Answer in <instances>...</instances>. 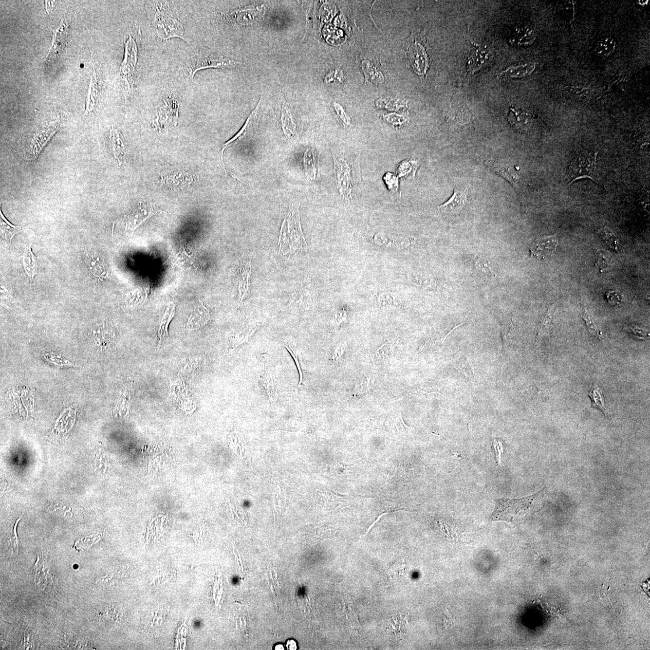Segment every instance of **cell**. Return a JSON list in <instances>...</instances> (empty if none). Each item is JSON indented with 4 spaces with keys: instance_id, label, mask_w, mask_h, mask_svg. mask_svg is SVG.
<instances>
[{
    "instance_id": "30",
    "label": "cell",
    "mask_w": 650,
    "mask_h": 650,
    "mask_svg": "<svg viewBox=\"0 0 650 650\" xmlns=\"http://www.w3.org/2000/svg\"><path fill=\"white\" fill-rule=\"evenodd\" d=\"M361 66L367 80H369L375 83H381L384 82V76L371 62L368 60H365L362 62Z\"/></svg>"
},
{
    "instance_id": "11",
    "label": "cell",
    "mask_w": 650,
    "mask_h": 650,
    "mask_svg": "<svg viewBox=\"0 0 650 650\" xmlns=\"http://www.w3.org/2000/svg\"><path fill=\"white\" fill-rule=\"evenodd\" d=\"M470 190L468 187L456 186L452 197L443 205L438 207L439 212L443 215L454 217L460 215L468 202Z\"/></svg>"
},
{
    "instance_id": "3",
    "label": "cell",
    "mask_w": 650,
    "mask_h": 650,
    "mask_svg": "<svg viewBox=\"0 0 650 650\" xmlns=\"http://www.w3.org/2000/svg\"><path fill=\"white\" fill-rule=\"evenodd\" d=\"M333 160L337 187L343 197L346 199H352L359 181L358 178L360 179V175H358V173L360 172L357 171L359 166H357V161L352 159L348 160L333 156Z\"/></svg>"
},
{
    "instance_id": "12",
    "label": "cell",
    "mask_w": 650,
    "mask_h": 650,
    "mask_svg": "<svg viewBox=\"0 0 650 650\" xmlns=\"http://www.w3.org/2000/svg\"><path fill=\"white\" fill-rule=\"evenodd\" d=\"M558 245L557 235L544 236L536 240L530 248L532 256L538 259H545L556 251Z\"/></svg>"
},
{
    "instance_id": "40",
    "label": "cell",
    "mask_w": 650,
    "mask_h": 650,
    "mask_svg": "<svg viewBox=\"0 0 650 650\" xmlns=\"http://www.w3.org/2000/svg\"><path fill=\"white\" fill-rule=\"evenodd\" d=\"M285 346L286 348L288 350V352L290 353L291 356L292 357L294 361L295 364L296 365L299 374H300V382H299L298 387H302V386L304 385V372L302 370V368L301 360L300 355H299L297 351L293 348L292 347L290 346L289 344H285V346Z\"/></svg>"
},
{
    "instance_id": "36",
    "label": "cell",
    "mask_w": 650,
    "mask_h": 650,
    "mask_svg": "<svg viewBox=\"0 0 650 650\" xmlns=\"http://www.w3.org/2000/svg\"><path fill=\"white\" fill-rule=\"evenodd\" d=\"M98 82H99V81H98V78L96 75V71H94L92 80H91L90 93L88 98V101H87L86 105L85 115L87 113H90L91 111L94 110L95 106H96V98L98 97V94H99V90H98V88H99Z\"/></svg>"
},
{
    "instance_id": "53",
    "label": "cell",
    "mask_w": 650,
    "mask_h": 650,
    "mask_svg": "<svg viewBox=\"0 0 650 650\" xmlns=\"http://www.w3.org/2000/svg\"><path fill=\"white\" fill-rule=\"evenodd\" d=\"M494 447L496 454V458L498 465H501V456L503 453V445L500 440H495L494 441Z\"/></svg>"
},
{
    "instance_id": "51",
    "label": "cell",
    "mask_w": 650,
    "mask_h": 650,
    "mask_svg": "<svg viewBox=\"0 0 650 650\" xmlns=\"http://www.w3.org/2000/svg\"><path fill=\"white\" fill-rule=\"evenodd\" d=\"M347 349V344L346 343H342L337 347L335 354L333 355L332 360L337 361L341 359L344 352Z\"/></svg>"
},
{
    "instance_id": "22",
    "label": "cell",
    "mask_w": 650,
    "mask_h": 650,
    "mask_svg": "<svg viewBox=\"0 0 650 650\" xmlns=\"http://www.w3.org/2000/svg\"><path fill=\"white\" fill-rule=\"evenodd\" d=\"M265 368L263 373V386L269 397L270 402L275 403L278 399V392L274 381L273 373L269 367V364L264 357Z\"/></svg>"
},
{
    "instance_id": "48",
    "label": "cell",
    "mask_w": 650,
    "mask_h": 650,
    "mask_svg": "<svg viewBox=\"0 0 650 650\" xmlns=\"http://www.w3.org/2000/svg\"><path fill=\"white\" fill-rule=\"evenodd\" d=\"M343 79V73L339 69L333 70L330 71L325 78V82L326 84L335 83L336 82H340Z\"/></svg>"
},
{
    "instance_id": "37",
    "label": "cell",
    "mask_w": 650,
    "mask_h": 650,
    "mask_svg": "<svg viewBox=\"0 0 650 650\" xmlns=\"http://www.w3.org/2000/svg\"><path fill=\"white\" fill-rule=\"evenodd\" d=\"M251 273V263H249L245 268L241 272L239 276V293L240 300H243L244 298L247 295L248 291L249 290V277Z\"/></svg>"
},
{
    "instance_id": "33",
    "label": "cell",
    "mask_w": 650,
    "mask_h": 650,
    "mask_svg": "<svg viewBox=\"0 0 650 650\" xmlns=\"http://www.w3.org/2000/svg\"><path fill=\"white\" fill-rule=\"evenodd\" d=\"M589 396L592 400V406L600 410L604 414L605 413L606 407L602 390L596 383H593L589 391Z\"/></svg>"
},
{
    "instance_id": "5",
    "label": "cell",
    "mask_w": 650,
    "mask_h": 650,
    "mask_svg": "<svg viewBox=\"0 0 650 650\" xmlns=\"http://www.w3.org/2000/svg\"><path fill=\"white\" fill-rule=\"evenodd\" d=\"M154 26L157 36L161 40L180 38L187 41L184 37V30L181 23L163 5L156 6Z\"/></svg>"
},
{
    "instance_id": "15",
    "label": "cell",
    "mask_w": 650,
    "mask_h": 650,
    "mask_svg": "<svg viewBox=\"0 0 650 650\" xmlns=\"http://www.w3.org/2000/svg\"><path fill=\"white\" fill-rule=\"evenodd\" d=\"M260 326H261V323L260 322L249 323L245 327L242 328L239 331L235 333L230 339L229 346H228L227 352L231 354L238 346L247 342L251 338L252 336L254 335L255 332L257 331Z\"/></svg>"
},
{
    "instance_id": "29",
    "label": "cell",
    "mask_w": 650,
    "mask_h": 650,
    "mask_svg": "<svg viewBox=\"0 0 650 650\" xmlns=\"http://www.w3.org/2000/svg\"><path fill=\"white\" fill-rule=\"evenodd\" d=\"M488 164L493 170L498 172L502 176L511 182V184L514 185L518 184L519 178L514 168L511 166H502L501 164L495 163L494 161H488Z\"/></svg>"
},
{
    "instance_id": "6",
    "label": "cell",
    "mask_w": 650,
    "mask_h": 650,
    "mask_svg": "<svg viewBox=\"0 0 650 650\" xmlns=\"http://www.w3.org/2000/svg\"><path fill=\"white\" fill-rule=\"evenodd\" d=\"M241 63L239 61L224 58L222 55L195 54L190 61L188 68L189 76L193 79L195 73L202 69L230 68Z\"/></svg>"
},
{
    "instance_id": "1",
    "label": "cell",
    "mask_w": 650,
    "mask_h": 650,
    "mask_svg": "<svg viewBox=\"0 0 650 650\" xmlns=\"http://www.w3.org/2000/svg\"><path fill=\"white\" fill-rule=\"evenodd\" d=\"M285 219L287 224L284 220L279 237L280 251L286 254L293 250L302 251L307 247V244L301 229L298 205L290 207Z\"/></svg>"
},
{
    "instance_id": "54",
    "label": "cell",
    "mask_w": 650,
    "mask_h": 650,
    "mask_svg": "<svg viewBox=\"0 0 650 650\" xmlns=\"http://www.w3.org/2000/svg\"><path fill=\"white\" fill-rule=\"evenodd\" d=\"M286 647L289 650H296L298 649V642L294 639H289L286 642Z\"/></svg>"
},
{
    "instance_id": "45",
    "label": "cell",
    "mask_w": 650,
    "mask_h": 650,
    "mask_svg": "<svg viewBox=\"0 0 650 650\" xmlns=\"http://www.w3.org/2000/svg\"><path fill=\"white\" fill-rule=\"evenodd\" d=\"M20 519H19L18 520H17L15 523V527H14V529H13V533H12L11 537H10V550H11V556L13 558H15L17 556V554H18V550H19L18 538H17L16 529V526L17 525V523H18Z\"/></svg>"
},
{
    "instance_id": "46",
    "label": "cell",
    "mask_w": 650,
    "mask_h": 650,
    "mask_svg": "<svg viewBox=\"0 0 650 650\" xmlns=\"http://www.w3.org/2000/svg\"><path fill=\"white\" fill-rule=\"evenodd\" d=\"M554 312V307H552L550 309L549 312H548V314L546 316L545 320H544L542 327H541V329L540 330L539 337L542 336L543 335H545V333H546L548 332V331H549L550 326L551 325V322H552V321H553Z\"/></svg>"
},
{
    "instance_id": "31",
    "label": "cell",
    "mask_w": 650,
    "mask_h": 650,
    "mask_svg": "<svg viewBox=\"0 0 650 650\" xmlns=\"http://www.w3.org/2000/svg\"><path fill=\"white\" fill-rule=\"evenodd\" d=\"M23 263L24 270L30 278H33L36 275L37 263L36 258L34 256L30 246L26 248L23 256Z\"/></svg>"
},
{
    "instance_id": "55",
    "label": "cell",
    "mask_w": 650,
    "mask_h": 650,
    "mask_svg": "<svg viewBox=\"0 0 650 650\" xmlns=\"http://www.w3.org/2000/svg\"><path fill=\"white\" fill-rule=\"evenodd\" d=\"M273 649L284 650L285 649V648H284V645L283 644H281V643H278V644H276L273 646Z\"/></svg>"
},
{
    "instance_id": "28",
    "label": "cell",
    "mask_w": 650,
    "mask_h": 650,
    "mask_svg": "<svg viewBox=\"0 0 650 650\" xmlns=\"http://www.w3.org/2000/svg\"><path fill=\"white\" fill-rule=\"evenodd\" d=\"M616 49V42L612 38H603L597 44L595 48L596 54L603 58H609Z\"/></svg>"
},
{
    "instance_id": "39",
    "label": "cell",
    "mask_w": 650,
    "mask_h": 650,
    "mask_svg": "<svg viewBox=\"0 0 650 650\" xmlns=\"http://www.w3.org/2000/svg\"><path fill=\"white\" fill-rule=\"evenodd\" d=\"M599 233L604 243L608 246L610 248L618 251L617 238L609 228L603 227L600 230Z\"/></svg>"
},
{
    "instance_id": "43",
    "label": "cell",
    "mask_w": 650,
    "mask_h": 650,
    "mask_svg": "<svg viewBox=\"0 0 650 650\" xmlns=\"http://www.w3.org/2000/svg\"><path fill=\"white\" fill-rule=\"evenodd\" d=\"M372 382L370 378L368 377L361 378L359 380H358L356 383V389H355L356 394L357 393V394H363V393L366 392L368 389L371 388Z\"/></svg>"
},
{
    "instance_id": "58",
    "label": "cell",
    "mask_w": 650,
    "mask_h": 650,
    "mask_svg": "<svg viewBox=\"0 0 650 650\" xmlns=\"http://www.w3.org/2000/svg\"><path fill=\"white\" fill-rule=\"evenodd\" d=\"M176 642H177L176 648H177L178 647V639H176Z\"/></svg>"
},
{
    "instance_id": "17",
    "label": "cell",
    "mask_w": 650,
    "mask_h": 650,
    "mask_svg": "<svg viewBox=\"0 0 650 650\" xmlns=\"http://www.w3.org/2000/svg\"><path fill=\"white\" fill-rule=\"evenodd\" d=\"M110 140L114 157L118 161L119 164L125 163L127 146H126L124 137L118 130L112 128L110 132Z\"/></svg>"
},
{
    "instance_id": "19",
    "label": "cell",
    "mask_w": 650,
    "mask_h": 650,
    "mask_svg": "<svg viewBox=\"0 0 650 650\" xmlns=\"http://www.w3.org/2000/svg\"><path fill=\"white\" fill-rule=\"evenodd\" d=\"M536 67L535 63H527L516 66H511L498 73L501 79H521L531 75Z\"/></svg>"
},
{
    "instance_id": "20",
    "label": "cell",
    "mask_w": 650,
    "mask_h": 650,
    "mask_svg": "<svg viewBox=\"0 0 650 650\" xmlns=\"http://www.w3.org/2000/svg\"><path fill=\"white\" fill-rule=\"evenodd\" d=\"M490 58V51L484 48H477L470 54L467 63V70L474 75L486 64Z\"/></svg>"
},
{
    "instance_id": "32",
    "label": "cell",
    "mask_w": 650,
    "mask_h": 650,
    "mask_svg": "<svg viewBox=\"0 0 650 650\" xmlns=\"http://www.w3.org/2000/svg\"><path fill=\"white\" fill-rule=\"evenodd\" d=\"M282 121L283 128L284 133L286 135L289 136V134L293 135L296 128V124L293 120L292 114L290 110L289 104L287 103H284L282 107Z\"/></svg>"
},
{
    "instance_id": "13",
    "label": "cell",
    "mask_w": 650,
    "mask_h": 650,
    "mask_svg": "<svg viewBox=\"0 0 650 650\" xmlns=\"http://www.w3.org/2000/svg\"><path fill=\"white\" fill-rule=\"evenodd\" d=\"M210 318L209 309L202 303L196 304L189 316L185 327L189 331H194L206 325Z\"/></svg>"
},
{
    "instance_id": "27",
    "label": "cell",
    "mask_w": 650,
    "mask_h": 650,
    "mask_svg": "<svg viewBox=\"0 0 650 650\" xmlns=\"http://www.w3.org/2000/svg\"><path fill=\"white\" fill-rule=\"evenodd\" d=\"M166 180V183L171 188H182L191 183L192 177L185 172H176L168 175Z\"/></svg>"
},
{
    "instance_id": "59",
    "label": "cell",
    "mask_w": 650,
    "mask_h": 650,
    "mask_svg": "<svg viewBox=\"0 0 650 650\" xmlns=\"http://www.w3.org/2000/svg\"><path fill=\"white\" fill-rule=\"evenodd\" d=\"M159 620H160V619H159V618H157V624L158 623H159Z\"/></svg>"
},
{
    "instance_id": "41",
    "label": "cell",
    "mask_w": 650,
    "mask_h": 650,
    "mask_svg": "<svg viewBox=\"0 0 650 650\" xmlns=\"http://www.w3.org/2000/svg\"><path fill=\"white\" fill-rule=\"evenodd\" d=\"M611 265L610 256L606 251L600 250L597 252L596 266L598 267L600 272L609 270Z\"/></svg>"
},
{
    "instance_id": "23",
    "label": "cell",
    "mask_w": 650,
    "mask_h": 650,
    "mask_svg": "<svg viewBox=\"0 0 650 650\" xmlns=\"http://www.w3.org/2000/svg\"><path fill=\"white\" fill-rule=\"evenodd\" d=\"M175 312V305L174 302H170L168 305L163 315L158 330L157 336L159 339V346L162 344L163 340L168 337V327L173 319Z\"/></svg>"
},
{
    "instance_id": "26",
    "label": "cell",
    "mask_w": 650,
    "mask_h": 650,
    "mask_svg": "<svg viewBox=\"0 0 650 650\" xmlns=\"http://www.w3.org/2000/svg\"><path fill=\"white\" fill-rule=\"evenodd\" d=\"M1 235L2 237L4 239L6 243L10 246L11 242L14 236L22 229L21 226H14L9 222L8 220L2 213L1 209Z\"/></svg>"
},
{
    "instance_id": "16",
    "label": "cell",
    "mask_w": 650,
    "mask_h": 650,
    "mask_svg": "<svg viewBox=\"0 0 650 650\" xmlns=\"http://www.w3.org/2000/svg\"><path fill=\"white\" fill-rule=\"evenodd\" d=\"M260 104H261V100L259 102V103L257 105V106L256 107L255 109L253 111L250 116H249L247 121H246L245 125L243 126V127H242L240 131L238 132L236 135L234 136L233 138L230 139L229 141H228L224 145V147L222 150V154H221V159H222L224 166V170L225 172H226V174H227V172L226 168H225L226 166H225L223 159L224 151L228 146H230L231 144L234 143V142L235 143H236L237 141H239V140L245 138V136L247 135L248 133L251 132V130L253 128H254V126L256 124V121H257L258 115V113L259 110ZM227 175V174L226 175V176Z\"/></svg>"
},
{
    "instance_id": "4",
    "label": "cell",
    "mask_w": 650,
    "mask_h": 650,
    "mask_svg": "<svg viewBox=\"0 0 650 650\" xmlns=\"http://www.w3.org/2000/svg\"><path fill=\"white\" fill-rule=\"evenodd\" d=\"M599 151H582L572 161L568 174L569 185L583 178H588L600 184V177L597 171Z\"/></svg>"
},
{
    "instance_id": "50",
    "label": "cell",
    "mask_w": 650,
    "mask_h": 650,
    "mask_svg": "<svg viewBox=\"0 0 650 650\" xmlns=\"http://www.w3.org/2000/svg\"><path fill=\"white\" fill-rule=\"evenodd\" d=\"M384 118L386 121L391 123L392 124L401 125L406 122V118L401 115L397 114H390L384 116Z\"/></svg>"
},
{
    "instance_id": "24",
    "label": "cell",
    "mask_w": 650,
    "mask_h": 650,
    "mask_svg": "<svg viewBox=\"0 0 650 650\" xmlns=\"http://www.w3.org/2000/svg\"><path fill=\"white\" fill-rule=\"evenodd\" d=\"M535 40V35L533 30L527 27L519 28L516 29L511 39L512 44L518 45H528L533 43Z\"/></svg>"
},
{
    "instance_id": "57",
    "label": "cell",
    "mask_w": 650,
    "mask_h": 650,
    "mask_svg": "<svg viewBox=\"0 0 650 650\" xmlns=\"http://www.w3.org/2000/svg\"><path fill=\"white\" fill-rule=\"evenodd\" d=\"M184 646H183V649H185V644H186V641H185V638H184Z\"/></svg>"
},
{
    "instance_id": "21",
    "label": "cell",
    "mask_w": 650,
    "mask_h": 650,
    "mask_svg": "<svg viewBox=\"0 0 650 650\" xmlns=\"http://www.w3.org/2000/svg\"><path fill=\"white\" fill-rule=\"evenodd\" d=\"M509 124L518 130H526L531 123L532 118L528 112L520 108L511 107L508 115Z\"/></svg>"
},
{
    "instance_id": "42",
    "label": "cell",
    "mask_w": 650,
    "mask_h": 650,
    "mask_svg": "<svg viewBox=\"0 0 650 650\" xmlns=\"http://www.w3.org/2000/svg\"><path fill=\"white\" fill-rule=\"evenodd\" d=\"M583 319L585 322L586 327H587L589 332L591 333L592 335L597 337V338H598L599 339L602 338V332H601L600 330H599L598 327H597L595 323L593 322L591 315L589 314V312L587 310H586V309H585L584 310V314H583Z\"/></svg>"
},
{
    "instance_id": "25",
    "label": "cell",
    "mask_w": 650,
    "mask_h": 650,
    "mask_svg": "<svg viewBox=\"0 0 650 650\" xmlns=\"http://www.w3.org/2000/svg\"><path fill=\"white\" fill-rule=\"evenodd\" d=\"M66 29L67 27L63 25L61 28L56 31L54 35L53 42H52V47L50 52H49L48 59H52L57 57L58 55L61 52L62 48L64 47L65 41L66 33Z\"/></svg>"
},
{
    "instance_id": "2",
    "label": "cell",
    "mask_w": 650,
    "mask_h": 650,
    "mask_svg": "<svg viewBox=\"0 0 650 650\" xmlns=\"http://www.w3.org/2000/svg\"><path fill=\"white\" fill-rule=\"evenodd\" d=\"M539 492L535 495L520 498V499H502L497 501L496 505L493 514L491 515V521H506L512 522L516 516L525 514L527 511L533 508L536 502L540 501L544 494V491Z\"/></svg>"
},
{
    "instance_id": "52",
    "label": "cell",
    "mask_w": 650,
    "mask_h": 650,
    "mask_svg": "<svg viewBox=\"0 0 650 650\" xmlns=\"http://www.w3.org/2000/svg\"><path fill=\"white\" fill-rule=\"evenodd\" d=\"M620 295L614 291H610L607 294V300L609 304L612 305H619L621 300Z\"/></svg>"
},
{
    "instance_id": "14",
    "label": "cell",
    "mask_w": 650,
    "mask_h": 650,
    "mask_svg": "<svg viewBox=\"0 0 650 650\" xmlns=\"http://www.w3.org/2000/svg\"><path fill=\"white\" fill-rule=\"evenodd\" d=\"M86 265L94 277L100 281L107 280L109 275V269L104 259L95 253L87 254L85 258Z\"/></svg>"
},
{
    "instance_id": "47",
    "label": "cell",
    "mask_w": 650,
    "mask_h": 650,
    "mask_svg": "<svg viewBox=\"0 0 650 650\" xmlns=\"http://www.w3.org/2000/svg\"><path fill=\"white\" fill-rule=\"evenodd\" d=\"M333 107H335L336 114L337 116H338V117L340 119L341 121L342 122L343 124L345 126L349 125L350 124V118L348 117V115L346 114L345 111L343 109V108L337 103H335V104H333Z\"/></svg>"
},
{
    "instance_id": "8",
    "label": "cell",
    "mask_w": 650,
    "mask_h": 650,
    "mask_svg": "<svg viewBox=\"0 0 650 650\" xmlns=\"http://www.w3.org/2000/svg\"><path fill=\"white\" fill-rule=\"evenodd\" d=\"M161 212L152 203L140 202L126 216V232L128 236L133 237L135 232L145 221L154 214Z\"/></svg>"
},
{
    "instance_id": "44",
    "label": "cell",
    "mask_w": 650,
    "mask_h": 650,
    "mask_svg": "<svg viewBox=\"0 0 650 650\" xmlns=\"http://www.w3.org/2000/svg\"><path fill=\"white\" fill-rule=\"evenodd\" d=\"M385 183L387 185L389 191L396 192L399 188V177L392 173L387 172L384 177Z\"/></svg>"
},
{
    "instance_id": "10",
    "label": "cell",
    "mask_w": 650,
    "mask_h": 650,
    "mask_svg": "<svg viewBox=\"0 0 650 650\" xmlns=\"http://www.w3.org/2000/svg\"><path fill=\"white\" fill-rule=\"evenodd\" d=\"M179 103L173 97H168L157 115L154 125L160 129H168L177 124Z\"/></svg>"
},
{
    "instance_id": "7",
    "label": "cell",
    "mask_w": 650,
    "mask_h": 650,
    "mask_svg": "<svg viewBox=\"0 0 650 650\" xmlns=\"http://www.w3.org/2000/svg\"><path fill=\"white\" fill-rule=\"evenodd\" d=\"M138 47L133 38H129L125 44V58L121 67L120 75L122 80L125 84L127 91L130 90L134 84L135 68L138 62Z\"/></svg>"
},
{
    "instance_id": "38",
    "label": "cell",
    "mask_w": 650,
    "mask_h": 650,
    "mask_svg": "<svg viewBox=\"0 0 650 650\" xmlns=\"http://www.w3.org/2000/svg\"><path fill=\"white\" fill-rule=\"evenodd\" d=\"M416 168L417 164L415 161L405 160L399 164L397 172H398L399 177L411 178L414 177Z\"/></svg>"
},
{
    "instance_id": "35",
    "label": "cell",
    "mask_w": 650,
    "mask_h": 650,
    "mask_svg": "<svg viewBox=\"0 0 650 650\" xmlns=\"http://www.w3.org/2000/svg\"><path fill=\"white\" fill-rule=\"evenodd\" d=\"M454 365L456 369L461 372L467 378L469 379L470 380H474V368L469 357H463L460 358L459 360L455 362Z\"/></svg>"
},
{
    "instance_id": "49",
    "label": "cell",
    "mask_w": 650,
    "mask_h": 650,
    "mask_svg": "<svg viewBox=\"0 0 650 650\" xmlns=\"http://www.w3.org/2000/svg\"><path fill=\"white\" fill-rule=\"evenodd\" d=\"M629 331L632 333L635 338L638 340L647 339L649 336V333L647 330L633 327L629 328Z\"/></svg>"
},
{
    "instance_id": "18",
    "label": "cell",
    "mask_w": 650,
    "mask_h": 650,
    "mask_svg": "<svg viewBox=\"0 0 650 650\" xmlns=\"http://www.w3.org/2000/svg\"><path fill=\"white\" fill-rule=\"evenodd\" d=\"M304 163L308 180L316 181L319 178L318 153L314 147H308L305 151Z\"/></svg>"
},
{
    "instance_id": "9",
    "label": "cell",
    "mask_w": 650,
    "mask_h": 650,
    "mask_svg": "<svg viewBox=\"0 0 650 650\" xmlns=\"http://www.w3.org/2000/svg\"><path fill=\"white\" fill-rule=\"evenodd\" d=\"M411 41L406 51L410 64L417 75L425 76L430 68L426 48L419 39L415 38Z\"/></svg>"
},
{
    "instance_id": "34",
    "label": "cell",
    "mask_w": 650,
    "mask_h": 650,
    "mask_svg": "<svg viewBox=\"0 0 650 650\" xmlns=\"http://www.w3.org/2000/svg\"><path fill=\"white\" fill-rule=\"evenodd\" d=\"M387 426L399 434L408 433L411 431L413 430V428L407 426L403 422L400 413L396 414L395 416L388 418Z\"/></svg>"
},
{
    "instance_id": "56",
    "label": "cell",
    "mask_w": 650,
    "mask_h": 650,
    "mask_svg": "<svg viewBox=\"0 0 650 650\" xmlns=\"http://www.w3.org/2000/svg\"><path fill=\"white\" fill-rule=\"evenodd\" d=\"M157 616V613H156V616H155V617H154V620H153V622L152 625H153V624H154V621H155V620L156 619Z\"/></svg>"
}]
</instances>
